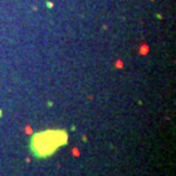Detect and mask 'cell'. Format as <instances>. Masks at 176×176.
Returning <instances> with one entry per match:
<instances>
[{"label":"cell","mask_w":176,"mask_h":176,"mask_svg":"<svg viewBox=\"0 0 176 176\" xmlns=\"http://www.w3.org/2000/svg\"><path fill=\"white\" fill-rule=\"evenodd\" d=\"M0 117H3V111H1V108H0Z\"/></svg>","instance_id":"obj_3"},{"label":"cell","mask_w":176,"mask_h":176,"mask_svg":"<svg viewBox=\"0 0 176 176\" xmlns=\"http://www.w3.org/2000/svg\"><path fill=\"white\" fill-rule=\"evenodd\" d=\"M82 141H84V142H86V141H88V138H86V136H82Z\"/></svg>","instance_id":"obj_2"},{"label":"cell","mask_w":176,"mask_h":176,"mask_svg":"<svg viewBox=\"0 0 176 176\" xmlns=\"http://www.w3.org/2000/svg\"><path fill=\"white\" fill-rule=\"evenodd\" d=\"M65 129H47L34 133L30 138L29 150L35 159H46L55 154L60 148L68 144Z\"/></svg>","instance_id":"obj_1"}]
</instances>
